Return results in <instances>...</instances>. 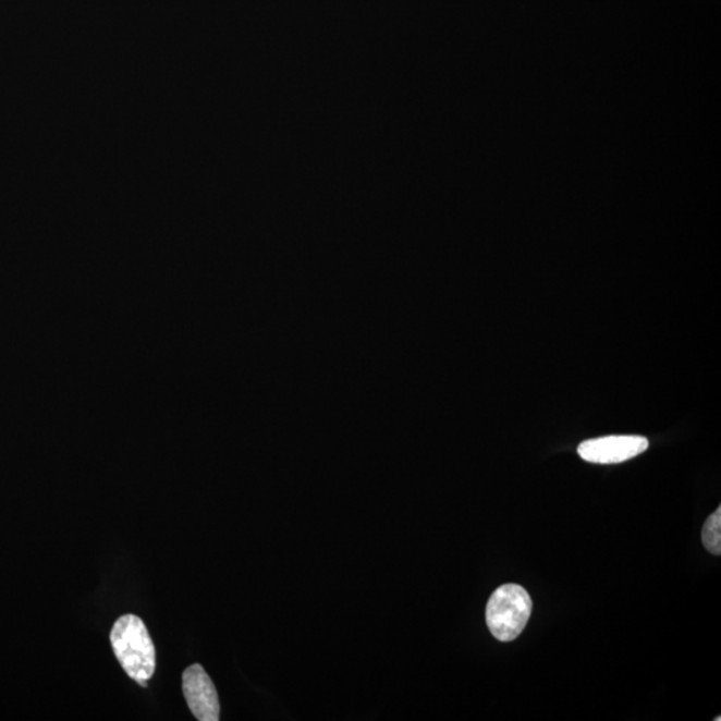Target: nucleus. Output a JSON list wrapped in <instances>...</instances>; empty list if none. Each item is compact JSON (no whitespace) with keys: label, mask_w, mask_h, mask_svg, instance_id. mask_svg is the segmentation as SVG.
I'll return each mask as SVG.
<instances>
[{"label":"nucleus","mask_w":721,"mask_h":721,"mask_svg":"<svg viewBox=\"0 0 721 721\" xmlns=\"http://www.w3.org/2000/svg\"><path fill=\"white\" fill-rule=\"evenodd\" d=\"M701 539L709 552L721 554V508L707 520Z\"/></svg>","instance_id":"5"},{"label":"nucleus","mask_w":721,"mask_h":721,"mask_svg":"<svg viewBox=\"0 0 721 721\" xmlns=\"http://www.w3.org/2000/svg\"><path fill=\"white\" fill-rule=\"evenodd\" d=\"M183 695L195 719L199 721L220 720V700L210 676L203 665L188 667L182 676Z\"/></svg>","instance_id":"4"},{"label":"nucleus","mask_w":721,"mask_h":721,"mask_svg":"<svg viewBox=\"0 0 721 721\" xmlns=\"http://www.w3.org/2000/svg\"><path fill=\"white\" fill-rule=\"evenodd\" d=\"M649 442L641 436H608L584 441L577 452L594 464H620L647 451Z\"/></svg>","instance_id":"3"},{"label":"nucleus","mask_w":721,"mask_h":721,"mask_svg":"<svg viewBox=\"0 0 721 721\" xmlns=\"http://www.w3.org/2000/svg\"><path fill=\"white\" fill-rule=\"evenodd\" d=\"M530 596L517 584H506L494 590L487 606V624L500 641H513L522 635L531 614Z\"/></svg>","instance_id":"2"},{"label":"nucleus","mask_w":721,"mask_h":721,"mask_svg":"<svg viewBox=\"0 0 721 721\" xmlns=\"http://www.w3.org/2000/svg\"><path fill=\"white\" fill-rule=\"evenodd\" d=\"M110 640L123 671L146 687L156 672V648L145 623L134 614H125L112 626Z\"/></svg>","instance_id":"1"}]
</instances>
